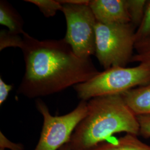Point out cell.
I'll list each match as a JSON object with an SVG mask.
<instances>
[{
	"label": "cell",
	"mask_w": 150,
	"mask_h": 150,
	"mask_svg": "<svg viewBox=\"0 0 150 150\" xmlns=\"http://www.w3.org/2000/svg\"><path fill=\"white\" fill-rule=\"evenodd\" d=\"M147 2V0H126L130 21L136 28L144 18Z\"/></svg>",
	"instance_id": "cell-11"
},
{
	"label": "cell",
	"mask_w": 150,
	"mask_h": 150,
	"mask_svg": "<svg viewBox=\"0 0 150 150\" xmlns=\"http://www.w3.org/2000/svg\"><path fill=\"white\" fill-rule=\"evenodd\" d=\"M134 50L136 54H134L131 62L144 64L150 69V38L135 43Z\"/></svg>",
	"instance_id": "cell-12"
},
{
	"label": "cell",
	"mask_w": 150,
	"mask_h": 150,
	"mask_svg": "<svg viewBox=\"0 0 150 150\" xmlns=\"http://www.w3.org/2000/svg\"><path fill=\"white\" fill-rule=\"evenodd\" d=\"M62 4L67 22L65 41L77 56L90 58L96 51L97 21L89 4Z\"/></svg>",
	"instance_id": "cell-5"
},
{
	"label": "cell",
	"mask_w": 150,
	"mask_h": 150,
	"mask_svg": "<svg viewBox=\"0 0 150 150\" xmlns=\"http://www.w3.org/2000/svg\"><path fill=\"white\" fill-rule=\"evenodd\" d=\"M23 38L19 35L11 33L9 31L2 30L0 33V50L7 47H19L21 48Z\"/></svg>",
	"instance_id": "cell-15"
},
{
	"label": "cell",
	"mask_w": 150,
	"mask_h": 150,
	"mask_svg": "<svg viewBox=\"0 0 150 150\" xmlns=\"http://www.w3.org/2000/svg\"><path fill=\"white\" fill-rule=\"evenodd\" d=\"M136 30L131 23L105 24L97 21L95 55L105 70L126 67L131 62Z\"/></svg>",
	"instance_id": "cell-4"
},
{
	"label": "cell",
	"mask_w": 150,
	"mask_h": 150,
	"mask_svg": "<svg viewBox=\"0 0 150 150\" xmlns=\"http://www.w3.org/2000/svg\"><path fill=\"white\" fill-rule=\"evenodd\" d=\"M10 149L11 150H22V146L20 144H15L7 139L5 136L2 134V132H0V149Z\"/></svg>",
	"instance_id": "cell-17"
},
{
	"label": "cell",
	"mask_w": 150,
	"mask_h": 150,
	"mask_svg": "<svg viewBox=\"0 0 150 150\" xmlns=\"http://www.w3.org/2000/svg\"><path fill=\"white\" fill-rule=\"evenodd\" d=\"M120 95L135 116L150 115V83L132 88Z\"/></svg>",
	"instance_id": "cell-8"
},
{
	"label": "cell",
	"mask_w": 150,
	"mask_h": 150,
	"mask_svg": "<svg viewBox=\"0 0 150 150\" xmlns=\"http://www.w3.org/2000/svg\"><path fill=\"white\" fill-rule=\"evenodd\" d=\"M38 111L43 116L41 137L35 150H57L69 143L76 127L86 116L87 102L82 100L72 111L61 116H53L41 100L36 102Z\"/></svg>",
	"instance_id": "cell-6"
},
{
	"label": "cell",
	"mask_w": 150,
	"mask_h": 150,
	"mask_svg": "<svg viewBox=\"0 0 150 150\" xmlns=\"http://www.w3.org/2000/svg\"><path fill=\"white\" fill-rule=\"evenodd\" d=\"M149 83L150 69L139 64L133 67H112L74 87L79 97L86 101L97 97L121 95Z\"/></svg>",
	"instance_id": "cell-3"
},
{
	"label": "cell",
	"mask_w": 150,
	"mask_h": 150,
	"mask_svg": "<svg viewBox=\"0 0 150 150\" xmlns=\"http://www.w3.org/2000/svg\"><path fill=\"white\" fill-rule=\"evenodd\" d=\"M139 126V135L145 138L150 137V115L137 116Z\"/></svg>",
	"instance_id": "cell-16"
},
{
	"label": "cell",
	"mask_w": 150,
	"mask_h": 150,
	"mask_svg": "<svg viewBox=\"0 0 150 150\" xmlns=\"http://www.w3.org/2000/svg\"><path fill=\"white\" fill-rule=\"evenodd\" d=\"M149 38H150V0H148L144 18L136 30V43Z\"/></svg>",
	"instance_id": "cell-14"
},
{
	"label": "cell",
	"mask_w": 150,
	"mask_h": 150,
	"mask_svg": "<svg viewBox=\"0 0 150 150\" xmlns=\"http://www.w3.org/2000/svg\"><path fill=\"white\" fill-rule=\"evenodd\" d=\"M0 23L8 28L11 33L20 35L23 34L24 22L16 10L6 1L0 2Z\"/></svg>",
	"instance_id": "cell-9"
},
{
	"label": "cell",
	"mask_w": 150,
	"mask_h": 150,
	"mask_svg": "<svg viewBox=\"0 0 150 150\" xmlns=\"http://www.w3.org/2000/svg\"><path fill=\"white\" fill-rule=\"evenodd\" d=\"M25 72L17 92L28 98L46 96L85 82L99 72L91 58L77 56L64 38L40 41L23 35Z\"/></svg>",
	"instance_id": "cell-1"
},
{
	"label": "cell",
	"mask_w": 150,
	"mask_h": 150,
	"mask_svg": "<svg viewBox=\"0 0 150 150\" xmlns=\"http://www.w3.org/2000/svg\"><path fill=\"white\" fill-rule=\"evenodd\" d=\"M89 6L97 22L105 24L131 23L126 0H92Z\"/></svg>",
	"instance_id": "cell-7"
},
{
	"label": "cell",
	"mask_w": 150,
	"mask_h": 150,
	"mask_svg": "<svg viewBox=\"0 0 150 150\" xmlns=\"http://www.w3.org/2000/svg\"><path fill=\"white\" fill-rule=\"evenodd\" d=\"M71 150L70 149V146L68 144H66V145L63 146L61 148H60V150Z\"/></svg>",
	"instance_id": "cell-19"
},
{
	"label": "cell",
	"mask_w": 150,
	"mask_h": 150,
	"mask_svg": "<svg viewBox=\"0 0 150 150\" xmlns=\"http://www.w3.org/2000/svg\"><path fill=\"white\" fill-rule=\"evenodd\" d=\"M91 150H150V145L142 142L136 135L127 134L115 142L101 144Z\"/></svg>",
	"instance_id": "cell-10"
},
{
	"label": "cell",
	"mask_w": 150,
	"mask_h": 150,
	"mask_svg": "<svg viewBox=\"0 0 150 150\" xmlns=\"http://www.w3.org/2000/svg\"><path fill=\"white\" fill-rule=\"evenodd\" d=\"M0 150H5L4 149H0Z\"/></svg>",
	"instance_id": "cell-20"
},
{
	"label": "cell",
	"mask_w": 150,
	"mask_h": 150,
	"mask_svg": "<svg viewBox=\"0 0 150 150\" xmlns=\"http://www.w3.org/2000/svg\"><path fill=\"white\" fill-rule=\"evenodd\" d=\"M26 2L37 6L46 17L54 16L59 10L62 11V4L59 1L55 0H26Z\"/></svg>",
	"instance_id": "cell-13"
},
{
	"label": "cell",
	"mask_w": 150,
	"mask_h": 150,
	"mask_svg": "<svg viewBox=\"0 0 150 150\" xmlns=\"http://www.w3.org/2000/svg\"><path fill=\"white\" fill-rule=\"evenodd\" d=\"M138 136L139 126L120 95L91 98L86 116L76 127L69 144L71 150H91L113 134Z\"/></svg>",
	"instance_id": "cell-2"
},
{
	"label": "cell",
	"mask_w": 150,
	"mask_h": 150,
	"mask_svg": "<svg viewBox=\"0 0 150 150\" xmlns=\"http://www.w3.org/2000/svg\"><path fill=\"white\" fill-rule=\"evenodd\" d=\"M12 89V86L6 83L5 81L0 79V105L5 101L10 92Z\"/></svg>",
	"instance_id": "cell-18"
}]
</instances>
